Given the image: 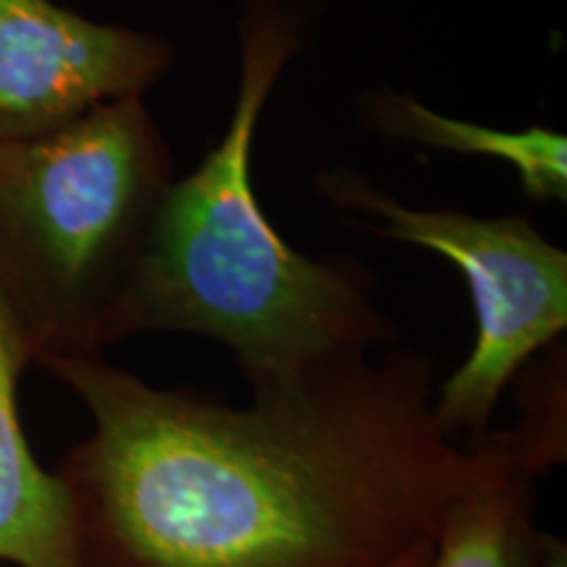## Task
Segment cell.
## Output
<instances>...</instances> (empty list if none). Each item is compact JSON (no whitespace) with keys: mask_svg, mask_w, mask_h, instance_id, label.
<instances>
[{"mask_svg":"<svg viewBox=\"0 0 567 567\" xmlns=\"http://www.w3.org/2000/svg\"><path fill=\"white\" fill-rule=\"evenodd\" d=\"M92 431L55 467L82 567H389L499 460L434 417L415 350L342 352L234 408L163 389L103 352L40 365Z\"/></svg>","mask_w":567,"mask_h":567,"instance_id":"1","label":"cell"},{"mask_svg":"<svg viewBox=\"0 0 567 567\" xmlns=\"http://www.w3.org/2000/svg\"><path fill=\"white\" fill-rule=\"evenodd\" d=\"M308 34L305 0H239V80L229 126L174 179L111 323V344L195 334L229 347L247 384L396 342L360 260L308 258L268 221L252 187L255 130Z\"/></svg>","mask_w":567,"mask_h":567,"instance_id":"2","label":"cell"},{"mask_svg":"<svg viewBox=\"0 0 567 567\" xmlns=\"http://www.w3.org/2000/svg\"><path fill=\"white\" fill-rule=\"evenodd\" d=\"M172 182L142 95L0 145V302L34 365L111 344Z\"/></svg>","mask_w":567,"mask_h":567,"instance_id":"3","label":"cell"},{"mask_svg":"<svg viewBox=\"0 0 567 567\" xmlns=\"http://www.w3.org/2000/svg\"><path fill=\"white\" fill-rule=\"evenodd\" d=\"M321 197L368 231L444 255L465 276L476 310V342L436 386L439 429L460 444L492 431L499 396L567 329V252L528 216L481 218L463 210L408 208L352 168L316 176Z\"/></svg>","mask_w":567,"mask_h":567,"instance_id":"4","label":"cell"},{"mask_svg":"<svg viewBox=\"0 0 567 567\" xmlns=\"http://www.w3.org/2000/svg\"><path fill=\"white\" fill-rule=\"evenodd\" d=\"M174 59L161 34L103 24L55 0H0V145L142 95Z\"/></svg>","mask_w":567,"mask_h":567,"instance_id":"5","label":"cell"},{"mask_svg":"<svg viewBox=\"0 0 567 567\" xmlns=\"http://www.w3.org/2000/svg\"><path fill=\"white\" fill-rule=\"evenodd\" d=\"M30 350L0 302V563L82 567L74 513L55 471L34 457L19 413V379Z\"/></svg>","mask_w":567,"mask_h":567,"instance_id":"6","label":"cell"},{"mask_svg":"<svg viewBox=\"0 0 567 567\" xmlns=\"http://www.w3.org/2000/svg\"><path fill=\"white\" fill-rule=\"evenodd\" d=\"M360 118L386 140L413 142L444 153L486 155L507 163L530 200L567 203V137L563 132L547 126H528L523 132L492 130L444 116L415 95L392 87L360 97Z\"/></svg>","mask_w":567,"mask_h":567,"instance_id":"7","label":"cell"},{"mask_svg":"<svg viewBox=\"0 0 567 567\" xmlns=\"http://www.w3.org/2000/svg\"><path fill=\"white\" fill-rule=\"evenodd\" d=\"M499 446V460L446 509L425 567H528L538 534L536 476Z\"/></svg>","mask_w":567,"mask_h":567,"instance_id":"8","label":"cell"},{"mask_svg":"<svg viewBox=\"0 0 567 567\" xmlns=\"http://www.w3.org/2000/svg\"><path fill=\"white\" fill-rule=\"evenodd\" d=\"M565 354L551 352L528 373V408L509 431H496L502 446L534 476L565 460Z\"/></svg>","mask_w":567,"mask_h":567,"instance_id":"9","label":"cell"},{"mask_svg":"<svg viewBox=\"0 0 567 567\" xmlns=\"http://www.w3.org/2000/svg\"><path fill=\"white\" fill-rule=\"evenodd\" d=\"M528 567H567V544L563 538L538 530L530 547Z\"/></svg>","mask_w":567,"mask_h":567,"instance_id":"10","label":"cell"},{"mask_svg":"<svg viewBox=\"0 0 567 567\" xmlns=\"http://www.w3.org/2000/svg\"><path fill=\"white\" fill-rule=\"evenodd\" d=\"M431 547H434V542H425V544H421V547L410 549L408 555H402L396 563H392L389 567H425V563H429V557H431Z\"/></svg>","mask_w":567,"mask_h":567,"instance_id":"11","label":"cell"}]
</instances>
